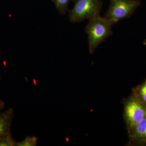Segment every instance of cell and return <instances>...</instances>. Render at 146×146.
<instances>
[{
  "instance_id": "cell-1",
  "label": "cell",
  "mask_w": 146,
  "mask_h": 146,
  "mask_svg": "<svg viewBox=\"0 0 146 146\" xmlns=\"http://www.w3.org/2000/svg\"><path fill=\"white\" fill-rule=\"evenodd\" d=\"M113 25L104 17L100 16L89 21L85 28V32L88 36L90 54H93L100 44L113 34Z\"/></svg>"
},
{
  "instance_id": "cell-2",
  "label": "cell",
  "mask_w": 146,
  "mask_h": 146,
  "mask_svg": "<svg viewBox=\"0 0 146 146\" xmlns=\"http://www.w3.org/2000/svg\"><path fill=\"white\" fill-rule=\"evenodd\" d=\"M74 5L69 18L72 23L89 21L100 17L103 6L102 0H73Z\"/></svg>"
},
{
  "instance_id": "cell-3",
  "label": "cell",
  "mask_w": 146,
  "mask_h": 146,
  "mask_svg": "<svg viewBox=\"0 0 146 146\" xmlns=\"http://www.w3.org/2000/svg\"><path fill=\"white\" fill-rule=\"evenodd\" d=\"M123 117L128 133L146 117V105L133 94L124 100Z\"/></svg>"
},
{
  "instance_id": "cell-4",
  "label": "cell",
  "mask_w": 146,
  "mask_h": 146,
  "mask_svg": "<svg viewBox=\"0 0 146 146\" xmlns=\"http://www.w3.org/2000/svg\"><path fill=\"white\" fill-rule=\"evenodd\" d=\"M109 7L104 17L112 25L130 17L140 5V0H110Z\"/></svg>"
},
{
  "instance_id": "cell-5",
  "label": "cell",
  "mask_w": 146,
  "mask_h": 146,
  "mask_svg": "<svg viewBox=\"0 0 146 146\" xmlns=\"http://www.w3.org/2000/svg\"><path fill=\"white\" fill-rule=\"evenodd\" d=\"M129 145H146V117L128 133Z\"/></svg>"
},
{
  "instance_id": "cell-6",
  "label": "cell",
  "mask_w": 146,
  "mask_h": 146,
  "mask_svg": "<svg viewBox=\"0 0 146 146\" xmlns=\"http://www.w3.org/2000/svg\"><path fill=\"white\" fill-rule=\"evenodd\" d=\"M14 116L13 110L11 108L0 112V138L11 136V129Z\"/></svg>"
},
{
  "instance_id": "cell-7",
  "label": "cell",
  "mask_w": 146,
  "mask_h": 146,
  "mask_svg": "<svg viewBox=\"0 0 146 146\" xmlns=\"http://www.w3.org/2000/svg\"><path fill=\"white\" fill-rule=\"evenodd\" d=\"M132 94L146 105V79L142 84L133 89Z\"/></svg>"
},
{
  "instance_id": "cell-8",
  "label": "cell",
  "mask_w": 146,
  "mask_h": 146,
  "mask_svg": "<svg viewBox=\"0 0 146 146\" xmlns=\"http://www.w3.org/2000/svg\"><path fill=\"white\" fill-rule=\"evenodd\" d=\"M60 14H65L68 11V6L73 0H52Z\"/></svg>"
},
{
  "instance_id": "cell-9",
  "label": "cell",
  "mask_w": 146,
  "mask_h": 146,
  "mask_svg": "<svg viewBox=\"0 0 146 146\" xmlns=\"http://www.w3.org/2000/svg\"><path fill=\"white\" fill-rule=\"evenodd\" d=\"M38 139L34 136H27L23 141L16 142L15 146H36Z\"/></svg>"
},
{
  "instance_id": "cell-10",
  "label": "cell",
  "mask_w": 146,
  "mask_h": 146,
  "mask_svg": "<svg viewBox=\"0 0 146 146\" xmlns=\"http://www.w3.org/2000/svg\"><path fill=\"white\" fill-rule=\"evenodd\" d=\"M16 141L11 136L0 138V146H15Z\"/></svg>"
},
{
  "instance_id": "cell-11",
  "label": "cell",
  "mask_w": 146,
  "mask_h": 146,
  "mask_svg": "<svg viewBox=\"0 0 146 146\" xmlns=\"http://www.w3.org/2000/svg\"><path fill=\"white\" fill-rule=\"evenodd\" d=\"M5 106V104L4 102L0 100V111L3 109Z\"/></svg>"
}]
</instances>
